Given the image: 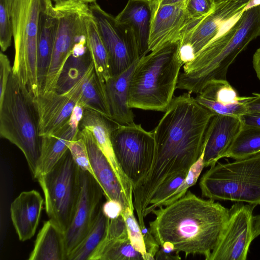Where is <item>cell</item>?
<instances>
[{"instance_id": "3957f363", "label": "cell", "mask_w": 260, "mask_h": 260, "mask_svg": "<svg viewBox=\"0 0 260 260\" xmlns=\"http://www.w3.org/2000/svg\"><path fill=\"white\" fill-rule=\"evenodd\" d=\"M258 37L260 5L243 11L200 51L192 61L184 64L177 88L197 94L209 81L226 80L229 66Z\"/></svg>"}, {"instance_id": "7402d4cb", "label": "cell", "mask_w": 260, "mask_h": 260, "mask_svg": "<svg viewBox=\"0 0 260 260\" xmlns=\"http://www.w3.org/2000/svg\"><path fill=\"white\" fill-rule=\"evenodd\" d=\"M58 26V17L51 0H44L37 37V77L41 92L50 63Z\"/></svg>"}, {"instance_id": "7a4b0ae2", "label": "cell", "mask_w": 260, "mask_h": 260, "mask_svg": "<svg viewBox=\"0 0 260 260\" xmlns=\"http://www.w3.org/2000/svg\"><path fill=\"white\" fill-rule=\"evenodd\" d=\"M151 213L155 218L149 222V229L160 246L170 242L185 257L200 254L208 260L226 225L229 209L188 190L175 202Z\"/></svg>"}, {"instance_id": "9a60e30c", "label": "cell", "mask_w": 260, "mask_h": 260, "mask_svg": "<svg viewBox=\"0 0 260 260\" xmlns=\"http://www.w3.org/2000/svg\"><path fill=\"white\" fill-rule=\"evenodd\" d=\"M85 75L66 93H59L55 91L40 93L38 97L32 98L38 117L40 137L54 134L68 121L80 98Z\"/></svg>"}, {"instance_id": "d4e9b609", "label": "cell", "mask_w": 260, "mask_h": 260, "mask_svg": "<svg viewBox=\"0 0 260 260\" xmlns=\"http://www.w3.org/2000/svg\"><path fill=\"white\" fill-rule=\"evenodd\" d=\"M79 127L68 121L56 133L41 137V149L36 174L38 177L48 172L68 150L67 144L78 137Z\"/></svg>"}, {"instance_id": "f1b7e54d", "label": "cell", "mask_w": 260, "mask_h": 260, "mask_svg": "<svg viewBox=\"0 0 260 260\" xmlns=\"http://www.w3.org/2000/svg\"><path fill=\"white\" fill-rule=\"evenodd\" d=\"M102 205L91 228L83 239L68 255L67 260H91L105 239L109 218L103 213Z\"/></svg>"}, {"instance_id": "8d00e7d4", "label": "cell", "mask_w": 260, "mask_h": 260, "mask_svg": "<svg viewBox=\"0 0 260 260\" xmlns=\"http://www.w3.org/2000/svg\"><path fill=\"white\" fill-rule=\"evenodd\" d=\"M12 37V24L7 0H0V46L1 51H6L10 46Z\"/></svg>"}, {"instance_id": "7bdbcfd3", "label": "cell", "mask_w": 260, "mask_h": 260, "mask_svg": "<svg viewBox=\"0 0 260 260\" xmlns=\"http://www.w3.org/2000/svg\"><path fill=\"white\" fill-rule=\"evenodd\" d=\"M102 208L103 213L109 219L118 217L122 214L123 211L121 205L113 200H107L106 202L102 204Z\"/></svg>"}, {"instance_id": "4dcf8cb0", "label": "cell", "mask_w": 260, "mask_h": 260, "mask_svg": "<svg viewBox=\"0 0 260 260\" xmlns=\"http://www.w3.org/2000/svg\"><path fill=\"white\" fill-rule=\"evenodd\" d=\"M260 153V128L242 125L223 157L239 159Z\"/></svg>"}, {"instance_id": "8fae6325", "label": "cell", "mask_w": 260, "mask_h": 260, "mask_svg": "<svg viewBox=\"0 0 260 260\" xmlns=\"http://www.w3.org/2000/svg\"><path fill=\"white\" fill-rule=\"evenodd\" d=\"M58 26L53 53L41 93L56 91L58 79L70 55L76 38L90 11L87 3L79 0H61L55 4Z\"/></svg>"}, {"instance_id": "836d02e7", "label": "cell", "mask_w": 260, "mask_h": 260, "mask_svg": "<svg viewBox=\"0 0 260 260\" xmlns=\"http://www.w3.org/2000/svg\"><path fill=\"white\" fill-rule=\"evenodd\" d=\"M204 150L198 160L190 168L186 177L179 187L160 204L159 207L167 206L175 202L185 195L188 189L196 183L204 168Z\"/></svg>"}, {"instance_id": "6da1fadb", "label": "cell", "mask_w": 260, "mask_h": 260, "mask_svg": "<svg viewBox=\"0 0 260 260\" xmlns=\"http://www.w3.org/2000/svg\"><path fill=\"white\" fill-rule=\"evenodd\" d=\"M214 115L189 92L174 96L153 131L155 148L151 168L133 187L137 209L144 211L162 184L188 172L205 149L206 132Z\"/></svg>"}, {"instance_id": "ffe728a7", "label": "cell", "mask_w": 260, "mask_h": 260, "mask_svg": "<svg viewBox=\"0 0 260 260\" xmlns=\"http://www.w3.org/2000/svg\"><path fill=\"white\" fill-rule=\"evenodd\" d=\"M242 125L239 117L222 114L212 117L206 132L204 168L214 165L223 158Z\"/></svg>"}, {"instance_id": "bcb514c9", "label": "cell", "mask_w": 260, "mask_h": 260, "mask_svg": "<svg viewBox=\"0 0 260 260\" xmlns=\"http://www.w3.org/2000/svg\"><path fill=\"white\" fill-rule=\"evenodd\" d=\"M252 63L256 76L260 80V47L253 55Z\"/></svg>"}, {"instance_id": "30bf717a", "label": "cell", "mask_w": 260, "mask_h": 260, "mask_svg": "<svg viewBox=\"0 0 260 260\" xmlns=\"http://www.w3.org/2000/svg\"><path fill=\"white\" fill-rule=\"evenodd\" d=\"M250 0H221L208 15L191 19L181 31L179 55L183 64L192 61L196 55L215 38L224 27L243 12Z\"/></svg>"}, {"instance_id": "1f68e13d", "label": "cell", "mask_w": 260, "mask_h": 260, "mask_svg": "<svg viewBox=\"0 0 260 260\" xmlns=\"http://www.w3.org/2000/svg\"><path fill=\"white\" fill-rule=\"evenodd\" d=\"M91 260H144L138 251L132 246L129 238L105 239Z\"/></svg>"}, {"instance_id": "f546056e", "label": "cell", "mask_w": 260, "mask_h": 260, "mask_svg": "<svg viewBox=\"0 0 260 260\" xmlns=\"http://www.w3.org/2000/svg\"><path fill=\"white\" fill-rule=\"evenodd\" d=\"M93 65L90 52L78 56L70 54L58 79L56 91L63 93L69 91Z\"/></svg>"}, {"instance_id": "ac0fdd59", "label": "cell", "mask_w": 260, "mask_h": 260, "mask_svg": "<svg viewBox=\"0 0 260 260\" xmlns=\"http://www.w3.org/2000/svg\"><path fill=\"white\" fill-rule=\"evenodd\" d=\"M79 135L85 143L94 177L101 187L107 200L118 202L123 211L127 207L131 209L113 169L98 146L92 133L86 128L79 127Z\"/></svg>"}, {"instance_id": "d6986e66", "label": "cell", "mask_w": 260, "mask_h": 260, "mask_svg": "<svg viewBox=\"0 0 260 260\" xmlns=\"http://www.w3.org/2000/svg\"><path fill=\"white\" fill-rule=\"evenodd\" d=\"M252 96H240L226 80H213L205 85L195 99L215 115L239 117L247 112V103Z\"/></svg>"}, {"instance_id": "cb8c5ba5", "label": "cell", "mask_w": 260, "mask_h": 260, "mask_svg": "<svg viewBox=\"0 0 260 260\" xmlns=\"http://www.w3.org/2000/svg\"><path fill=\"white\" fill-rule=\"evenodd\" d=\"M138 61L123 72L112 76L105 83L111 118L119 124L129 125L134 122V114L128 103V89L131 78Z\"/></svg>"}, {"instance_id": "83f0119b", "label": "cell", "mask_w": 260, "mask_h": 260, "mask_svg": "<svg viewBox=\"0 0 260 260\" xmlns=\"http://www.w3.org/2000/svg\"><path fill=\"white\" fill-rule=\"evenodd\" d=\"M78 104L111 118L105 93V84L99 80L92 66L85 75L82 85V92Z\"/></svg>"}, {"instance_id": "db71d44e", "label": "cell", "mask_w": 260, "mask_h": 260, "mask_svg": "<svg viewBox=\"0 0 260 260\" xmlns=\"http://www.w3.org/2000/svg\"><path fill=\"white\" fill-rule=\"evenodd\" d=\"M213 1H214V2H215V3H217V2H219V1H221V0H213Z\"/></svg>"}, {"instance_id": "2e32d148", "label": "cell", "mask_w": 260, "mask_h": 260, "mask_svg": "<svg viewBox=\"0 0 260 260\" xmlns=\"http://www.w3.org/2000/svg\"><path fill=\"white\" fill-rule=\"evenodd\" d=\"M115 122L97 112L84 109L80 128L90 131L112 168L123 188L130 208L134 210L133 185L122 170L116 159L112 142V131Z\"/></svg>"}, {"instance_id": "5b68a950", "label": "cell", "mask_w": 260, "mask_h": 260, "mask_svg": "<svg viewBox=\"0 0 260 260\" xmlns=\"http://www.w3.org/2000/svg\"><path fill=\"white\" fill-rule=\"evenodd\" d=\"M0 135L22 151L34 177L41 149L38 117L32 96L12 71L0 102Z\"/></svg>"}, {"instance_id": "681fc988", "label": "cell", "mask_w": 260, "mask_h": 260, "mask_svg": "<svg viewBox=\"0 0 260 260\" xmlns=\"http://www.w3.org/2000/svg\"><path fill=\"white\" fill-rule=\"evenodd\" d=\"M186 0H158L161 5L174 4L177 3H185Z\"/></svg>"}, {"instance_id": "5bb4252c", "label": "cell", "mask_w": 260, "mask_h": 260, "mask_svg": "<svg viewBox=\"0 0 260 260\" xmlns=\"http://www.w3.org/2000/svg\"><path fill=\"white\" fill-rule=\"evenodd\" d=\"M80 189L71 223L64 232L66 257L75 248L91 228L102 205L104 192L94 177L80 170Z\"/></svg>"}, {"instance_id": "f6af8a7d", "label": "cell", "mask_w": 260, "mask_h": 260, "mask_svg": "<svg viewBox=\"0 0 260 260\" xmlns=\"http://www.w3.org/2000/svg\"><path fill=\"white\" fill-rule=\"evenodd\" d=\"M252 94V99L247 103V112L260 113V93H253Z\"/></svg>"}, {"instance_id": "f907efd6", "label": "cell", "mask_w": 260, "mask_h": 260, "mask_svg": "<svg viewBox=\"0 0 260 260\" xmlns=\"http://www.w3.org/2000/svg\"><path fill=\"white\" fill-rule=\"evenodd\" d=\"M82 2L85 3H92L95 2L96 0H79Z\"/></svg>"}, {"instance_id": "484cf974", "label": "cell", "mask_w": 260, "mask_h": 260, "mask_svg": "<svg viewBox=\"0 0 260 260\" xmlns=\"http://www.w3.org/2000/svg\"><path fill=\"white\" fill-rule=\"evenodd\" d=\"M29 260H67L64 232L49 219L39 231Z\"/></svg>"}, {"instance_id": "7c38bea8", "label": "cell", "mask_w": 260, "mask_h": 260, "mask_svg": "<svg viewBox=\"0 0 260 260\" xmlns=\"http://www.w3.org/2000/svg\"><path fill=\"white\" fill-rule=\"evenodd\" d=\"M89 7L108 53L111 76L120 74L140 58L134 34L96 2Z\"/></svg>"}, {"instance_id": "e575fe53", "label": "cell", "mask_w": 260, "mask_h": 260, "mask_svg": "<svg viewBox=\"0 0 260 260\" xmlns=\"http://www.w3.org/2000/svg\"><path fill=\"white\" fill-rule=\"evenodd\" d=\"M188 172H182L162 184L153 196L149 206L145 210L143 217L145 218L152 211L159 207L160 204L172 194L182 183L187 175Z\"/></svg>"}, {"instance_id": "f5cc1de1", "label": "cell", "mask_w": 260, "mask_h": 260, "mask_svg": "<svg viewBox=\"0 0 260 260\" xmlns=\"http://www.w3.org/2000/svg\"><path fill=\"white\" fill-rule=\"evenodd\" d=\"M51 1L54 2L55 3H57L59 1H60L61 0H51Z\"/></svg>"}, {"instance_id": "c3c4849f", "label": "cell", "mask_w": 260, "mask_h": 260, "mask_svg": "<svg viewBox=\"0 0 260 260\" xmlns=\"http://www.w3.org/2000/svg\"><path fill=\"white\" fill-rule=\"evenodd\" d=\"M259 5H260V0H250L245 7L243 11Z\"/></svg>"}, {"instance_id": "816d5d0a", "label": "cell", "mask_w": 260, "mask_h": 260, "mask_svg": "<svg viewBox=\"0 0 260 260\" xmlns=\"http://www.w3.org/2000/svg\"><path fill=\"white\" fill-rule=\"evenodd\" d=\"M13 0H7V3L9 7V10H10L12 2ZM10 12V11H9Z\"/></svg>"}, {"instance_id": "e0dca14e", "label": "cell", "mask_w": 260, "mask_h": 260, "mask_svg": "<svg viewBox=\"0 0 260 260\" xmlns=\"http://www.w3.org/2000/svg\"><path fill=\"white\" fill-rule=\"evenodd\" d=\"M190 20L185 3L161 5L158 2L151 28L149 52L167 43L178 41L181 31Z\"/></svg>"}, {"instance_id": "4316f807", "label": "cell", "mask_w": 260, "mask_h": 260, "mask_svg": "<svg viewBox=\"0 0 260 260\" xmlns=\"http://www.w3.org/2000/svg\"><path fill=\"white\" fill-rule=\"evenodd\" d=\"M85 22L87 41L94 71L100 81L105 84L111 77L109 58L90 10L85 16Z\"/></svg>"}, {"instance_id": "52a82bcc", "label": "cell", "mask_w": 260, "mask_h": 260, "mask_svg": "<svg viewBox=\"0 0 260 260\" xmlns=\"http://www.w3.org/2000/svg\"><path fill=\"white\" fill-rule=\"evenodd\" d=\"M44 0H13L9 11L14 44L12 73L32 98L41 93L37 77V37Z\"/></svg>"}, {"instance_id": "d590c367", "label": "cell", "mask_w": 260, "mask_h": 260, "mask_svg": "<svg viewBox=\"0 0 260 260\" xmlns=\"http://www.w3.org/2000/svg\"><path fill=\"white\" fill-rule=\"evenodd\" d=\"M67 146L74 161L80 169L89 172L94 177L86 145L79 133L78 137L70 141Z\"/></svg>"}, {"instance_id": "60d3db41", "label": "cell", "mask_w": 260, "mask_h": 260, "mask_svg": "<svg viewBox=\"0 0 260 260\" xmlns=\"http://www.w3.org/2000/svg\"><path fill=\"white\" fill-rule=\"evenodd\" d=\"M141 228V227H140ZM147 253L149 260L155 259V255L159 249L158 244L155 238L146 226L141 228Z\"/></svg>"}, {"instance_id": "4fadbf2b", "label": "cell", "mask_w": 260, "mask_h": 260, "mask_svg": "<svg viewBox=\"0 0 260 260\" xmlns=\"http://www.w3.org/2000/svg\"><path fill=\"white\" fill-rule=\"evenodd\" d=\"M256 205L236 202L229 209V217L208 260H246L254 240L253 211Z\"/></svg>"}, {"instance_id": "ab89813d", "label": "cell", "mask_w": 260, "mask_h": 260, "mask_svg": "<svg viewBox=\"0 0 260 260\" xmlns=\"http://www.w3.org/2000/svg\"><path fill=\"white\" fill-rule=\"evenodd\" d=\"M12 71V67L11 66L8 56L1 51L0 53V102L3 99Z\"/></svg>"}, {"instance_id": "7dc6e473", "label": "cell", "mask_w": 260, "mask_h": 260, "mask_svg": "<svg viewBox=\"0 0 260 260\" xmlns=\"http://www.w3.org/2000/svg\"><path fill=\"white\" fill-rule=\"evenodd\" d=\"M253 236L254 239L260 235V214L253 216L252 221Z\"/></svg>"}, {"instance_id": "ba28073f", "label": "cell", "mask_w": 260, "mask_h": 260, "mask_svg": "<svg viewBox=\"0 0 260 260\" xmlns=\"http://www.w3.org/2000/svg\"><path fill=\"white\" fill-rule=\"evenodd\" d=\"M36 179L44 194L49 219L64 232L72 220L81 183L80 169L69 149L48 172Z\"/></svg>"}, {"instance_id": "9c48e42d", "label": "cell", "mask_w": 260, "mask_h": 260, "mask_svg": "<svg viewBox=\"0 0 260 260\" xmlns=\"http://www.w3.org/2000/svg\"><path fill=\"white\" fill-rule=\"evenodd\" d=\"M111 136L117 161L133 187L152 165L155 148L153 133L135 122L129 125L115 122Z\"/></svg>"}, {"instance_id": "603a6c76", "label": "cell", "mask_w": 260, "mask_h": 260, "mask_svg": "<svg viewBox=\"0 0 260 260\" xmlns=\"http://www.w3.org/2000/svg\"><path fill=\"white\" fill-rule=\"evenodd\" d=\"M44 199L31 190L21 192L11 204L13 224L21 241L30 239L36 233L41 217Z\"/></svg>"}, {"instance_id": "74e56055", "label": "cell", "mask_w": 260, "mask_h": 260, "mask_svg": "<svg viewBox=\"0 0 260 260\" xmlns=\"http://www.w3.org/2000/svg\"><path fill=\"white\" fill-rule=\"evenodd\" d=\"M185 6L191 19L202 18L211 12L215 8L213 0H186Z\"/></svg>"}, {"instance_id": "b9f144b4", "label": "cell", "mask_w": 260, "mask_h": 260, "mask_svg": "<svg viewBox=\"0 0 260 260\" xmlns=\"http://www.w3.org/2000/svg\"><path fill=\"white\" fill-rule=\"evenodd\" d=\"M155 259L178 260L180 259L179 253L175 250L173 244L170 242H165L160 246L155 255Z\"/></svg>"}, {"instance_id": "f35d334b", "label": "cell", "mask_w": 260, "mask_h": 260, "mask_svg": "<svg viewBox=\"0 0 260 260\" xmlns=\"http://www.w3.org/2000/svg\"><path fill=\"white\" fill-rule=\"evenodd\" d=\"M128 235L126 223L122 214L117 218L109 219L105 239H125Z\"/></svg>"}, {"instance_id": "44dd1931", "label": "cell", "mask_w": 260, "mask_h": 260, "mask_svg": "<svg viewBox=\"0 0 260 260\" xmlns=\"http://www.w3.org/2000/svg\"><path fill=\"white\" fill-rule=\"evenodd\" d=\"M158 0H128L115 17L119 23L131 28L135 37L140 58L149 52V40L154 12Z\"/></svg>"}, {"instance_id": "d6a6232c", "label": "cell", "mask_w": 260, "mask_h": 260, "mask_svg": "<svg viewBox=\"0 0 260 260\" xmlns=\"http://www.w3.org/2000/svg\"><path fill=\"white\" fill-rule=\"evenodd\" d=\"M129 239L134 248L142 255L144 260H149L147 253L141 229L134 211L127 207L122 211Z\"/></svg>"}, {"instance_id": "277c9868", "label": "cell", "mask_w": 260, "mask_h": 260, "mask_svg": "<svg viewBox=\"0 0 260 260\" xmlns=\"http://www.w3.org/2000/svg\"><path fill=\"white\" fill-rule=\"evenodd\" d=\"M138 61L129 85L131 108L165 112L174 98L181 68L179 42L167 43Z\"/></svg>"}, {"instance_id": "ee69618b", "label": "cell", "mask_w": 260, "mask_h": 260, "mask_svg": "<svg viewBox=\"0 0 260 260\" xmlns=\"http://www.w3.org/2000/svg\"><path fill=\"white\" fill-rule=\"evenodd\" d=\"M239 117L243 125L260 128V113L247 112Z\"/></svg>"}, {"instance_id": "8992f818", "label": "cell", "mask_w": 260, "mask_h": 260, "mask_svg": "<svg viewBox=\"0 0 260 260\" xmlns=\"http://www.w3.org/2000/svg\"><path fill=\"white\" fill-rule=\"evenodd\" d=\"M199 186L203 198L260 205V153L216 163L203 175Z\"/></svg>"}]
</instances>
